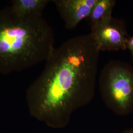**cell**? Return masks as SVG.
Listing matches in <instances>:
<instances>
[{"label":"cell","instance_id":"cell-4","mask_svg":"<svg viewBox=\"0 0 133 133\" xmlns=\"http://www.w3.org/2000/svg\"><path fill=\"white\" fill-rule=\"evenodd\" d=\"M90 34L101 51H118L127 49L129 36L122 19L112 16L91 26Z\"/></svg>","mask_w":133,"mask_h":133},{"label":"cell","instance_id":"cell-6","mask_svg":"<svg viewBox=\"0 0 133 133\" xmlns=\"http://www.w3.org/2000/svg\"><path fill=\"white\" fill-rule=\"evenodd\" d=\"M50 1L13 0L10 6L15 14L22 16L43 15V11Z\"/></svg>","mask_w":133,"mask_h":133},{"label":"cell","instance_id":"cell-5","mask_svg":"<svg viewBox=\"0 0 133 133\" xmlns=\"http://www.w3.org/2000/svg\"><path fill=\"white\" fill-rule=\"evenodd\" d=\"M68 30H73L83 20L89 17L97 0H54Z\"/></svg>","mask_w":133,"mask_h":133},{"label":"cell","instance_id":"cell-9","mask_svg":"<svg viewBox=\"0 0 133 133\" xmlns=\"http://www.w3.org/2000/svg\"><path fill=\"white\" fill-rule=\"evenodd\" d=\"M121 133H133V128L125 130Z\"/></svg>","mask_w":133,"mask_h":133},{"label":"cell","instance_id":"cell-3","mask_svg":"<svg viewBox=\"0 0 133 133\" xmlns=\"http://www.w3.org/2000/svg\"><path fill=\"white\" fill-rule=\"evenodd\" d=\"M100 94L105 105L115 114L126 116L133 112V66L111 60L101 70L98 79Z\"/></svg>","mask_w":133,"mask_h":133},{"label":"cell","instance_id":"cell-8","mask_svg":"<svg viewBox=\"0 0 133 133\" xmlns=\"http://www.w3.org/2000/svg\"><path fill=\"white\" fill-rule=\"evenodd\" d=\"M127 49H128L131 53L132 62H133V36H129L126 42Z\"/></svg>","mask_w":133,"mask_h":133},{"label":"cell","instance_id":"cell-7","mask_svg":"<svg viewBox=\"0 0 133 133\" xmlns=\"http://www.w3.org/2000/svg\"><path fill=\"white\" fill-rule=\"evenodd\" d=\"M115 4V0H97L88 18L91 26L102 20L112 17Z\"/></svg>","mask_w":133,"mask_h":133},{"label":"cell","instance_id":"cell-1","mask_svg":"<svg viewBox=\"0 0 133 133\" xmlns=\"http://www.w3.org/2000/svg\"><path fill=\"white\" fill-rule=\"evenodd\" d=\"M100 52L90 33L55 48L26 91L30 115L52 128L66 127L73 113L94 98Z\"/></svg>","mask_w":133,"mask_h":133},{"label":"cell","instance_id":"cell-2","mask_svg":"<svg viewBox=\"0 0 133 133\" xmlns=\"http://www.w3.org/2000/svg\"><path fill=\"white\" fill-rule=\"evenodd\" d=\"M54 43L52 29L43 15L22 16L10 6L0 9V74L45 62Z\"/></svg>","mask_w":133,"mask_h":133}]
</instances>
